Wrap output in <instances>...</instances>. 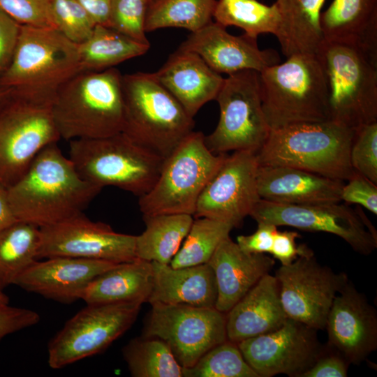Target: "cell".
<instances>
[{
  "mask_svg": "<svg viewBox=\"0 0 377 377\" xmlns=\"http://www.w3.org/2000/svg\"><path fill=\"white\" fill-rule=\"evenodd\" d=\"M101 189L83 179L70 158L52 143L8 188V195L18 221L41 228L82 213Z\"/></svg>",
  "mask_w": 377,
  "mask_h": 377,
  "instance_id": "6da1fadb",
  "label": "cell"
},
{
  "mask_svg": "<svg viewBox=\"0 0 377 377\" xmlns=\"http://www.w3.org/2000/svg\"><path fill=\"white\" fill-rule=\"evenodd\" d=\"M53 117L61 138H99L122 131V75L114 68L81 71L56 91Z\"/></svg>",
  "mask_w": 377,
  "mask_h": 377,
  "instance_id": "7a4b0ae2",
  "label": "cell"
},
{
  "mask_svg": "<svg viewBox=\"0 0 377 377\" xmlns=\"http://www.w3.org/2000/svg\"><path fill=\"white\" fill-rule=\"evenodd\" d=\"M355 129L333 120L270 129L256 152L259 165H281L341 181L355 173L350 150Z\"/></svg>",
  "mask_w": 377,
  "mask_h": 377,
  "instance_id": "3957f363",
  "label": "cell"
},
{
  "mask_svg": "<svg viewBox=\"0 0 377 377\" xmlns=\"http://www.w3.org/2000/svg\"><path fill=\"white\" fill-rule=\"evenodd\" d=\"M259 74L263 110L270 129L330 120L327 81L316 54H293Z\"/></svg>",
  "mask_w": 377,
  "mask_h": 377,
  "instance_id": "277c9868",
  "label": "cell"
},
{
  "mask_svg": "<svg viewBox=\"0 0 377 377\" xmlns=\"http://www.w3.org/2000/svg\"><path fill=\"white\" fill-rule=\"evenodd\" d=\"M122 133L138 145L167 158L192 131L195 122L154 73L122 75Z\"/></svg>",
  "mask_w": 377,
  "mask_h": 377,
  "instance_id": "5b68a950",
  "label": "cell"
},
{
  "mask_svg": "<svg viewBox=\"0 0 377 377\" xmlns=\"http://www.w3.org/2000/svg\"><path fill=\"white\" fill-rule=\"evenodd\" d=\"M316 55L327 81L330 120L353 129L377 121V52L324 40Z\"/></svg>",
  "mask_w": 377,
  "mask_h": 377,
  "instance_id": "8992f818",
  "label": "cell"
},
{
  "mask_svg": "<svg viewBox=\"0 0 377 377\" xmlns=\"http://www.w3.org/2000/svg\"><path fill=\"white\" fill-rule=\"evenodd\" d=\"M69 158L85 180L112 186L140 197L156 182L165 158L122 132L99 138L70 140Z\"/></svg>",
  "mask_w": 377,
  "mask_h": 377,
  "instance_id": "52a82bcc",
  "label": "cell"
},
{
  "mask_svg": "<svg viewBox=\"0 0 377 377\" xmlns=\"http://www.w3.org/2000/svg\"><path fill=\"white\" fill-rule=\"evenodd\" d=\"M82 71L76 44L59 30L21 25L15 50L0 87L52 98Z\"/></svg>",
  "mask_w": 377,
  "mask_h": 377,
  "instance_id": "ba28073f",
  "label": "cell"
},
{
  "mask_svg": "<svg viewBox=\"0 0 377 377\" xmlns=\"http://www.w3.org/2000/svg\"><path fill=\"white\" fill-rule=\"evenodd\" d=\"M52 98L11 88L0 102V182H17L36 156L61 137Z\"/></svg>",
  "mask_w": 377,
  "mask_h": 377,
  "instance_id": "9c48e42d",
  "label": "cell"
},
{
  "mask_svg": "<svg viewBox=\"0 0 377 377\" xmlns=\"http://www.w3.org/2000/svg\"><path fill=\"white\" fill-rule=\"evenodd\" d=\"M226 156V154L212 152L205 144L203 133L192 131L165 158L152 188L140 197L142 215L193 216L202 190Z\"/></svg>",
  "mask_w": 377,
  "mask_h": 377,
  "instance_id": "30bf717a",
  "label": "cell"
},
{
  "mask_svg": "<svg viewBox=\"0 0 377 377\" xmlns=\"http://www.w3.org/2000/svg\"><path fill=\"white\" fill-rule=\"evenodd\" d=\"M215 100L220 117L214 131L205 136L207 148L214 154L257 152L270 131L262 107L259 72L248 69L228 75Z\"/></svg>",
  "mask_w": 377,
  "mask_h": 377,
  "instance_id": "8fae6325",
  "label": "cell"
},
{
  "mask_svg": "<svg viewBox=\"0 0 377 377\" xmlns=\"http://www.w3.org/2000/svg\"><path fill=\"white\" fill-rule=\"evenodd\" d=\"M250 216L257 223L337 235L364 256L377 247V231L360 207L353 209L339 202L289 204L260 199Z\"/></svg>",
  "mask_w": 377,
  "mask_h": 377,
  "instance_id": "7c38bea8",
  "label": "cell"
},
{
  "mask_svg": "<svg viewBox=\"0 0 377 377\" xmlns=\"http://www.w3.org/2000/svg\"><path fill=\"white\" fill-rule=\"evenodd\" d=\"M142 304H87L48 343V364L61 369L104 351L135 321Z\"/></svg>",
  "mask_w": 377,
  "mask_h": 377,
  "instance_id": "4fadbf2b",
  "label": "cell"
},
{
  "mask_svg": "<svg viewBox=\"0 0 377 377\" xmlns=\"http://www.w3.org/2000/svg\"><path fill=\"white\" fill-rule=\"evenodd\" d=\"M143 336L164 341L183 368H188L227 339L226 313L215 307L151 304Z\"/></svg>",
  "mask_w": 377,
  "mask_h": 377,
  "instance_id": "5bb4252c",
  "label": "cell"
},
{
  "mask_svg": "<svg viewBox=\"0 0 377 377\" xmlns=\"http://www.w3.org/2000/svg\"><path fill=\"white\" fill-rule=\"evenodd\" d=\"M274 276L287 317L318 331L325 330L333 300L349 281L346 273L320 264L314 254L281 265Z\"/></svg>",
  "mask_w": 377,
  "mask_h": 377,
  "instance_id": "9a60e30c",
  "label": "cell"
},
{
  "mask_svg": "<svg viewBox=\"0 0 377 377\" xmlns=\"http://www.w3.org/2000/svg\"><path fill=\"white\" fill-rule=\"evenodd\" d=\"M136 236L119 233L82 212L40 228L38 258L72 257L115 263L135 260Z\"/></svg>",
  "mask_w": 377,
  "mask_h": 377,
  "instance_id": "2e32d148",
  "label": "cell"
},
{
  "mask_svg": "<svg viewBox=\"0 0 377 377\" xmlns=\"http://www.w3.org/2000/svg\"><path fill=\"white\" fill-rule=\"evenodd\" d=\"M318 330L288 318L278 329L237 343L258 377H301L323 351Z\"/></svg>",
  "mask_w": 377,
  "mask_h": 377,
  "instance_id": "e0dca14e",
  "label": "cell"
},
{
  "mask_svg": "<svg viewBox=\"0 0 377 377\" xmlns=\"http://www.w3.org/2000/svg\"><path fill=\"white\" fill-rule=\"evenodd\" d=\"M256 152L235 151L202 190L194 216L220 220L238 227L261 199L258 190Z\"/></svg>",
  "mask_w": 377,
  "mask_h": 377,
  "instance_id": "ac0fdd59",
  "label": "cell"
},
{
  "mask_svg": "<svg viewBox=\"0 0 377 377\" xmlns=\"http://www.w3.org/2000/svg\"><path fill=\"white\" fill-rule=\"evenodd\" d=\"M325 330L327 346L349 364H360L377 348V311L351 281L333 300Z\"/></svg>",
  "mask_w": 377,
  "mask_h": 377,
  "instance_id": "d6986e66",
  "label": "cell"
},
{
  "mask_svg": "<svg viewBox=\"0 0 377 377\" xmlns=\"http://www.w3.org/2000/svg\"><path fill=\"white\" fill-rule=\"evenodd\" d=\"M178 49L196 53L214 71L228 75L248 69L260 72L280 61L275 50L259 49L257 38L231 35L215 21L191 32Z\"/></svg>",
  "mask_w": 377,
  "mask_h": 377,
  "instance_id": "ffe728a7",
  "label": "cell"
},
{
  "mask_svg": "<svg viewBox=\"0 0 377 377\" xmlns=\"http://www.w3.org/2000/svg\"><path fill=\"white\" fill-rule=\"evenodd\" d=\"M117 263L95 259L52 257L35 261L15 280L22 289L58 302L81 300L88 284Z\"/></svg>",
  "mask_w": 377,
  "mask_h": 377,
  "instance_id": "44dd1931",
  "label": "cell"
},
{
  "mask_svg": "<svg viewBox=\"0 0 377 377\" xmlns=\"http://www.w3.org/2000/svg\"><path fill=\"white\" fill-rule=\"evenodd\" d=\"M213 269L217 298L215 308L227 313L274 267V258L265 253H248L230 236L218 246L207 263Z\"/></svg>",
  "mask_w": 377,
  "mask_h": 377,
  "instance_id": "7402d4cb",
  "label": "cell"
},
{
  "mask_svg": "<svg viewBox=\"0 0 377 377\" xmlns=\"http://www.w3.org/2000/svg\"><path fill=\"white\" fill-rule=\"evenodd\" d=\"M154 75L192 117L216 98L224 80L198 54L179 49Z\"/></svg>",
  "mask_w": 377,
  "mask_h": 377,
  "instance_id": "603a6c76",
  "label": "cell"
},
{
  "mask_svg": "<svg viewBox=\"0 0 377 377\" xmlns=\"http://www.w3.org/2000/svg\"><path fill=\"white\" fill-rule=\"evenodd\" d=\"M261 199L289 204L339 202L343 182L311 172L281 165H259Z\"/></svg>",
  "mask_w": 377,
  "mask_h": 377,
  "instance_id": "cb8c5ba5",
  "label": "cell"
},
{
  "mask_svg": "<svg viewBox=\"0 0 377 377\" xmlns=\"http://www.w3.org/2000/svg\"><path fill=\"white\" fill-rule=\"evenodd\" d=\"M287 318L278 281L265 274L226 313L227 339L237 343L270 332Z\"/></svg>",
  "mask_w": 377,
  "mask_h": 377,
  "instance_id": "d4e9b609",
  "label": "cell"
},
{
  "mask_svg": "<svg viewBox=\"0 0 377 377\" xmlns=\"http://www.w3.org/2000/svg\"><path fill=\"white\" fill-rule=\"evenodd\" d=\"M153 283L148 302L214 307L217 298L215 276L209 263L175 268L151 262Z\"/></svg>",
  "mask_w": 377,
  "mask_h": 377,
  "instance_id": "484cf974",
  "label": "cell"
},
{
  "mask_svg": "<svg viewBox=\"0 0 377 377\" xmlns=\"http://www.w3.org/2000/svg\"><path fill=\"white\" fill-rule=\"evenodd\" d=\"M153 283L151 262L139 258L117 263L93 279L81 300L87 304L148 302Z\"/></svg>",
  "mask_w": 377,
  "mask_h": 377,
  "instance_id": "4316f807",
  "label": "cell"
},
{
  "mask_svg": "<svg viewBox=\"0 0 377 377\" xmlns=\"http://www.w3.org/2000/svg\"><path fill=\"white\" fill-rule=\"evenodd\" d=\"M325 0H276L280 15L277 38L283 54H316L325 38L320 26Z\"/></svg>",
  "mask_w": 377,
  "mask_h": 377,
  "instance_id": "83f0119b",
  "label": "cell"
},
{
  "mask_svg": "<svg viewBox=\"0 0 377 377\" xmlns=\"http://www.w3.org/2000/svg\"><path fill=\"white\" fill-rule=\"evenodd\" d=\"M325 40L357 43L377 52V0H333L320 15Z\"/></svg>",
  "mask_w": 377,
  "mask_h": 377,
  "instance_id": "f1b7e54d",
  "label": "cell"
},
{
  "mask_svg": "<svg viewBox=\"0 0 377 377\" xmlns=\"http://www.w3.org/2000/svg\"><path fill=\"white\" fill-rule=\"evenodd\" d=\"M145 230L136 236V258L170 264L185 239L193 215L158 214L143 215Z\"/></svg>",
  "mask_w": 377,
  "mask_h": 377,
  "instance_id": "f546056e",
  "label": "cell"
},
{
  "mask_svg": "<svg viewBox=\"0 0 377 377\" xmlns=\"http://www.w3.org/2000/svg\"><path fill=\"white\" fill-rule=\"evenodd\" d=\"M149 43L135 40L109 27L96 24L91 36L78 44L82 71H103L145 54Z\"/></svg>",
  "mask_w": 377,
  "mask_h": 377,
  "instance_id": "4dcf8cb0",
  "label": "cell"
},
{
  "mask_svg": "<svg viewBox=\"0 0 377 377\" xmlns=\"http://www.w3.org/2000/svg\"><path fill=\"white\" fill-rule=\"evenodd\" d=\"M40 228L17 221L0 230V290L38 258Z\"/></svg>",
  "mask_w": 377,
  "mask_h": 377,
  "instance_id": "1f68e13d",
  "label": "cell"
},
{
  "mask_svg": "<svg viewBox=\"0 0 377 377\" xmlns=\"http://www.w3.org/2000/svg\"><path fill=\"white\" fill-rule=\"evenodd\" d=\"M122 354L133 377L183 376V367L159 338L143 335L135 338L123 348Z\"/></svg>",
  "mask_w": 377,
  "mask_h": 377,
  "instance_id": "d6a6232c",
  "label": "cell"
},
{
  "mask_svg": "<svg viewBox=\"0 0 377 377\" xmlns=\"http://www.w3.org/2000/svg\"><path fill=\"white\" fill-rule=\"evenodd\" d=\"M213 18L225 27L241 28L255 38L261 34L276 35L280 23L275 3L267 6L258 0H218Z\"/></svg>",
  "mask_w": 377,
  "mask_h": 377,
  "instance_id": "836d02e7",
  "label": "cell"
},
{
  "mask_svg": "<svg viewBox=\"0 0 377 377\" xmlns=\"http://www.w3.org/2000/svg\"><path fill=\"white\" fill-rule=\"evenodd\" d=\"M216 0H160L148 7L146 32L168 27L194 32L212 21Z\"/></svg>",
  "mask_w": 377,
  "mask_h": 377,
  "instance_id": "e575fe53",
  "label": "cell"
},
{
  "mask_svg": "<svg viewBox=\"0 0 377 377\" xmlns=\"http://www.w3.org/2000/svg\"><path fill=\"white\" fill-rule=\"evenodd\" d=\"M232 228L231 224L212 218L193 219L182 246L170 263V266L177 268L207 263Z\"/></svg>",
  "mask_w": 377,
  "mask_h": 377,
  "instance_id": "d590c367",
  "label": "cell"
},
{
  "mask_svg": "<svg viewBox=\"0 0 377 377\" xmlns=\"http://www.w3.org/2000/svg\"><path fill=\"white\" fill-rule=\"evenodd\" d=\"M183 377H258L244 360L237 344L229 340L213 347Z\"/></svg>",
  "mask_w": 377,
  "mask_h": 377,
  "instance_id": "8d00e7d4",
  "label": "cell"
},
{
  "mask_svg": "<svg viewBox=\"0 0 377 377\" xmlns=\"http://www.w3.org/2000/svg\"><path fill=\"white\" fill-rule=\"evenodd\" d=\"M56 29L76 44L91 35L95 22L76 0H51Z\"/></svg>",
  "mask_w": 377,
  "mask_h": 377,
  "instance_id": "74e56055",
  "label": "cell"
},
{
  "mask_svg": "<svg viewBox=\"0 0 377 377\" xmlns=\"http://www.w3.org/2000/svg\"><path fill=\"white\" fill-rule=\"evenodd\" d=\"M148 7V0H111L109 27L149 43L145 29Z\"/></svg>",
  "mask_w": 377,
  "mask_h": 377,
  "instance_id": "f35d334b",
  "label": "cell"
},
{
  "mask_svg": "<svg viewBox=\"0 0 377 377\" xmlns=\"http://www.w3.org/2000/svg\"><path fill=\"white\" fill-rule=\"evenodd\" d=\"M350 161L355 172L377 184V121L355 129Z\"/></svg>",
  "mask_w": 377,
  "mask_h": 377,
  "instance_id": "ab89813d",
  "label": "cell"
},
{
  "mask_svg": "<svg viewBox=\"0 0 377 377\" xmlns=\"http://www.w3.org/2000/svg\"><path fill=\"white\" fill-rule=\"evenodd\" d=\"M0 8L21 25L56 29L51 0H0Z\"/></svg>",
  "mask_w": 377,
  "mask_h": 377,
  "instance_id": "60d3db41",
  "label": "cell"
},
{
  "mask_svg": "<svg viewBox=\"0 0 377 377\" xmlns=\"http://www.w3.org/2000/svg\"><path fill=\"white\" fill-rule=\"evenodd\" d=\"M347 181L341 190V200L360 205L376 215L377 184L357 172Z\"/></svg>",
  "mask_w": 377,
  "mask_h": 377,
  "instance_id": "b9f144b4",
  "label": "cell"
},
{
  "mask_svg": "<svg viewBox=\"0 0 377 377\" xmlns=\"http://www.w3.org/2000/svg\"><path fill=\"white\" fill-rule=\"evenodd\" d=\"M300 237L295 231L276 232L270 254L280 261L281 265L291 264L299 257L313 255V251L306 244H297V239Z\"/></svg>",
  "mask_w": 377,
  "mask_h": 377,
  "instance_id": "7bdbcfd3",
  "label": "cell"
},
{
  "mask_svg": "<svg viewBox=\"0 0 377 377\" xmlns=\"http://www.w3.org/2000/svg\"><path fill=\"white\" fill-rule=\"evenodd\" d=\"M38 313L33 310L10 306L0 309V341L6 337L36 325Z\"/></svg>",
  "mask_w": 377,
  "mask_h": 377,
  "instance_id": "ee69618b",
  "label": "cell"
},
{
  "mask_svg": "<svg viewBox=\"0 0 377 377\" xmlns=\"http://www.w3.org/2000/svg\"><path fill=\"white\" fill-rule=\"evenodd\" d=\"M349 364L327 345L313 366L301 377H346Z\"/></svg>",
  "mask_w": 377,
  "mask_h": 377,
  "instance_id": "f6af8a7d",
  "label": "cell"
},
{
  "mask_svg": "<svg viewBox=\"0 0 377 377\" xmlns=\"http://www.w3.org/2000/svg\"><path fill=\"white\" fill-rule=\"evenodd\" d=\"M20 29V24L0 8V77L12 61Z\"/></svg>",
  "mask_w": 377,
  "mask_h": 377,
  "instance_id": "bcb514c9",
  "label": "cell"
},
{
  "mask_svg": "<svg viewBox=\"0 0 377 377\" xmlns=\"http://www.w3.org/2000/svg\"><path fill=\"white\" fill-rule=\"evenodd\" d=\"M256 230L249 235H239L237 244L248 253H270L277 226L265 222H258Z\"/></svg>",
  "mask_w": 377,
  "mask_h": 377,
  "instance_id": "7dc6e473",
  "label": "cell"
},
{
  "mask_svg": "<svg viewBox=\"0 0 377 377\" xmlns=\"http://www.w3.org/2000/svg\"><path fill=\"white\" fill-rule=\"evenodd\" d=\"M96 24L109 27L111 0H76Z\"/></svg>",
  "mask_w": 377,
  "mask_h": 377,
  "instance_id": "c3c4849f",
  "label": "cell"
},
{
  "mask_svg": "<svg viewBox=\"0 0 377 377\" xmlns=\"http://www.w3.org/2000/svg\"><path fill=\"white\" fill-rule=\"evenodd\" d=\"M17 221L9 202L8 188L0 182V230Z\"/></svg>",
  "mask_w": 377,
  "mask_h": 377,
  "instance_id": "681fc988",
  "label": "cell"
},
{
  "mask_svg": "<svg viewBox=\"0 0 377 377\" xmlns=\"http://www.w3.org/2000/svg\"><path fill=\"white\" fill-rule=\"evenodd\" d=\"M9 305V297L3 290H0V309Z\"/></svg>",
  "mask_w": 377,
  "mask_h": 377,
  "instance_id": "f907efd6",
  "label": "cell"
},
{
  "mask_svg": "<svg viewBox=\"0 0 377 377\" xmlns=\"http://www.w3.org/2000/svg\"><path fill=\"white\" fill-rule=\"evenodd\" d=\"M11 88L0 87V102L8 94Z\"/></svg>",
  "mask_w": 377,
  "mask_h": 377,
  "instance_id": "816d5d0a",
  "label": "cell"
},
{
  "mask_svg": "<svg viewBox=\"0 0 377 377\" xmlns=\"http://www.w3.org/2000/svg\"><path fill=\"white\" fill-rule=\"evenodd\" d=\"M160 0H148V2H149V6L151 5V4H153L157 1H158Z\"/></svg>",
  "mask_w": 377,
  "mask_h": 377,
  "instance_id": "f5cc1de1",
  "label": "cell"
}]
</instances>
